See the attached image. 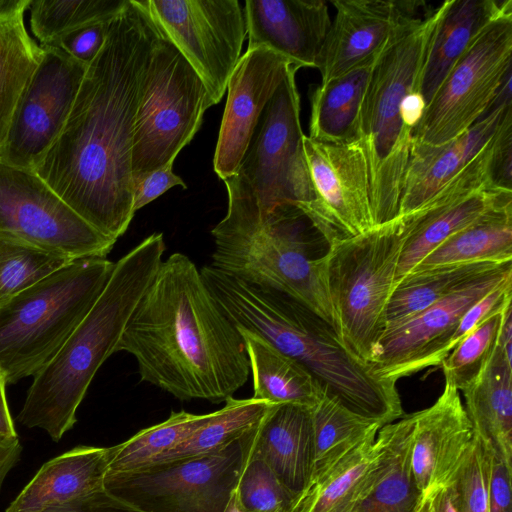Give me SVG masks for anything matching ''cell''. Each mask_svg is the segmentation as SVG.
<instances>
[{
    "instance_id": "f546056e",
    "label": "cell",
    "mask_w": 512,
    "mask_h": 512,
    "mask_svg": "<svg viewBox=\"0 0 512 512\" xmlns=\"http://www.w3.org/2000/svg\"><path fill=\"white\" fill-rule=\"evenodd\" d=\"M512 261V199L493 207L453 234L412 271L460 263Z\"/></svg>"
},
{
    "instance_id": "f5cc1de1",
    "label": "cell",
    "mask_w": 512,
    "mask_h": 512,
    "mask_svg": "<svg viewBox=\"0 0 512 512\" xmlns=\"http://www.w3.org/2000/svg\"><path fill=\"white\" fill-rule=\"evenodd\" d=\"M30 3L31 0H0V25L23 18Z\"/></svg>"
},
{
    "instance_id": "277c9868",
    "label": "cell",
    "mask_w": 512,
    "mask_h": 512,
    "mask_svg": "<svg viewBox=\"0 0 512 512\" xmlns=\"http://www.w3.org/2000/svg\"><path fill=\"white\" fill-rule=\"evenodd\" d=\"M162 233H153L115 262L104 290L55 355L33 376L18 414L28 428L58 442L76 422V411L96 372L116 346L163 261Z\"/></svg>"
},
{
    "instance_id": "ac0fdd59",
    "label": "cell",
    "mask_w": 512,
    "mask_h": 512,
    "mask_svg": "<svg viewBox=\"0 0 512 512\" xmlns=\"http://www.w3.org/2000/svg\"><path fill=\"white\" fill-rule=\"evenodd\" d=\"M335 17L321 50L317 69L322 82L373 61L388 43L434 9L423 1L334 0Z\"/></svg>"
},
{
    "instance_id": "e0dca14e",
    "label": "cell",
    "mask_w": 512,
    "mask_h": 512,
    "mask_svg": "<svg viewBox=\"0 0 512 512\" xmlns=\"http://www.w3.org/2000/svg\"><path fill=\"white\" fill-rule=\"evenodd\" d=\"M42 56L26 86L0 159L33 170L61 132L87 66L60 48L40 45Z\"/></svg>"
},
{
    "instance_id": "7c38bea8",
    "label": "cell",
    "mask_w": 512,
    "mask_h": 512,
    "mask_svg": "<svg viewBox=\"0 0 512 512\" xmlns=\"http://www.w3.org/2000/svg\"><path fill=\"white\" fill-rule=\"evenodd\" d=\"M247 433L216 453L107 473L104 487L143 512H224L245 459Z\"/></svg>"
},
{
    "instance_id": "f35d334b",
    "label": "cell",
    "mask_w": 512,
    "mask_h": 512,
    "mask_svg": "<svg viewBox=\"0 0 512 512\" xmlns=\"http://www.w3.org/2000/svg\"><path fill=\"white\" fill-rule=\"evenodd\" d=\"M234 493L249 512H291L297 499L261 458L247 450Z\"/></svg>"
},
{
    "instance_id": "7402d4cb",
    "label": "cell",
    "mask_w": 512,
    "mask_h": 512,
    "mask_svg": "<svg viewBox=\"0 0 512 512\" xmlns=\"http://www.w3.org/2000/svg\"><path fill=\"white\" fill-rule=\"evenodd\" d=\"M247 451L261 458L297 497L311 483L315 463L312 408L273 404L247 434Z\"/></svg>"
},
{
    "instance_id": "4fadbf2b",
    "label": "cell",
    "mask_w": 512,
    "mask_h": 512,
    "mask_svg": "<svg viewBox=\"0 0 512 512\" xmlns=\"http://www.w3.org/2000/svg\"><path fill=\"white\" fill-rule=\"evenodd\" d=\"M203 81L209 106L227 90L247 33L237 0H140Z\"/></svg>"
},
{
    "instance_id": "d6a6232c",
    "label": "cell",
    "mask_w": 512,
    "mask_h": 512,
    "mask_svg": "<svg viewBox=\"0 0 512 512\" xmlns=\"http://www.w3.org/2000/svg\"><path fill=\"white\" fill-rule=\"evenodd\" d=\"M315 463L312 480L376 437L381 423L367 419L324 395L312 408ZM311 480V481H312Z\"/></svg>"
},
{
    "instance_id": "ffe728a7",
    "label": "cell",
    "mask_w": 512,
    "mask_h": 512,
    "mask_svg": "<svg viewBox=\"0 0 512 512\" xmlns=\"http://www.w3.org/2000/svg\"><path fill=\"white\" fill-rule=\"evenodd\" d=\"M413 415L411 469L426 497L452 483L471 451L475 432L460 391L445 380L437 400Z\"/></svg>"
},
{
    "instance_id": "bcb514c9",
    "label": "cell",
    "mask_w": 512,
    "mask_h": 512,
    "mask_svg": "<svg viewBox=\"0 0 512 512\" xmlns=\"http://www.w3.org/2000/svg\"><path fill=\"white\" fill-rule=\"evenodd\" d=\"M511 477L512 466L493 451L487 512H512Z\"/></svg>"
},
{
    "instance_id": "e575fe53",
    "label": "cell",
    "mask_w": 512,
    "mask_h": 512,
    "mask_svg": "<svg viewBox=\"0 0 512 512\" xmlns=\"http://www.w3.org/2000/svg\"><path fill=\"white\" fill-rule=\"evenodd\" d=\"M272 405L253 397H231L225 401L223 408L213 412L203 426L155 463L201 457L221 451L257 426Z\"/></svg>"
},
{
    "instance_id": "ee69618b",
    "label": "cell",
    "mask_w": 512,
    "mask_h": 512,
    "mask_svg": "<svg viewBox=\"0 0 512 512\" xmlns=\"http://www.w3.org/2000/svg\"><path fill=\"white\" fill-rule=\"evenodd\" d=\"M173 163L154 170L141 178L134 188L133 210L143 208L174 186L186 189L185 182L173 172Z\"/></svg>"
},
{
    "instance_id": "44dd1931",
    "label": "cell",
    "mask_w": 512,
    "mask_h": 512,
    "mask_svg": "<svg viewBox=\"0 0 512 512\" xmlns=\"http://www.w3.org/2000/svg\"><path fill=\"white\" fill-rule=\"evenodd\" d=\"M248 48L266 47L298 69L316 68L331 26L323 0H247Z\"/></svg>"
},
{
    "instance_id": "60d3db41",
    "label": "cell",
    "mask_w": 512,
    "mask_h": 512,
    "mask_svg": "<svg viewBox=\"0 0 512 512\" xmlns=\"http://www.w3.org/2000/svg\"><path fill=\"white\" fill-rule=\"evenodd\" d=\"M493 449L475 434L466 460L450 484L463 512H487Z\"/></svg>"
},
{
    "instance_id": "7dc6e473",
    "label": "cell",
    "mask_w": 512,
    "mask_h": 512,
    "mask_svg": "<svg viewBox=\"0 0 512 512\" xmlns=\"http://www.w3.org/2000/svg\"><path fill=\"white\" fill-rule=\"evenodd\" d=\"M46 512H143L114 496L105 488L64 506Z\"/></svg>"
},
{
    "instance_id": "9c48e42d",
    "label": "cell",
    "mask_w": 512,
    "mask_h": 512,
    "mask_svg": "<svg viewBox=\"0 0 512 512\" xmlns=\"http://www.w3.org/2000/svg\"><path fill=\"white\" fill-rule=\"evenodd\" d=\"M291 65L252 132L236 171L224 181L228 209L222 221H259L285 204L303 201L307 173L300 95Z\"/></svg>"
},
{
    "instance_id": "b9f144b4",
    "label": "cell",
    "mask_w": 512,
    "mask_h": 512,
    "mask_svg": "<svg viewBox=\"0 0 512 512\" xmlns=\"http://www.w3.org/2000/svg\"><path fill=\"white\" fill-rule=\"evenodd\" d=\"M512 300V276L476 301L461 317L449 342V353L467 335L492 316L502 312Z\"/></svg>"
},
{
    "instance_id": "db71d44e",
    "label": "cell",
    "mask_w": 512,
    "mask_h": 512,
    "mask_svg": "<svg viewBox=\"0 0 512 512\" xmlns=\"http://www.w3.org/2000/svg\"><path fill=\"white\" fill-rule=\"evenodd\" d=\"M224 512H249V511H247L240 505V503L238 502L236 495L233 491L232 495L224 509Z\"/></svg>"
},
{
    "instance_id": "681fc988",
    "label": "cell",
    "mask_w": 512,
    "mask_h": 512,
    "mask_svg": "<svg viewBox=\"0 0 512 512\" xmlns=\"http://www.w3.org/2000/svg\"><path fill=\"white\" fill-rule=\"evenodd\" d=\"M21 453L22 446L18 437L0 442V489L5 477L19 461Z\"/></svg>"
},
{
    "instance_id": "2e32d148",
    "label": "cell",
    "mask_w": 512,
    "mask_h": 512,
    "mask_svg": "<svg viewBox=\"0 0 512 512\" xmlns=\"http://www.w3.org/2000/svg\"><path fill=\"white\" fill-rule=\"evenodd\" d=\"M512 276V261L479 277L421 312L388 325L370 363L375 374L396 383L449 354L450 339L466 310Z\"/></svg>"
},
{
    "instance_id": "7bdbcfd3",
    "label": "cell",
    "mask_w": 512,
    "mask_h": 512,
    "mask_svg": "<svg viewBox=\"0 0 512 512\" xmlns=\"http://www.w3.org/2000/svg\"><path fill=\"white\" fill-rule=\"evenodd\" d=\"M113 19L78 28L62 35L49 45L60 48L72 58L88 66L101 51Z\"/></svg>"
},
{
    "instance_id": "f1b7e54d",
    "label": "cell",
    "mask_w": 512,
    "mask_h": 512,
    "mask_svg": "<svg viewBox=\"0 0 512 512\" xmlns=\"http://www.w3.org/2000/svg\"><path fill=\"white\" fill-rule=\"evenodd\" d=\"M238 330L245 342L253 376V398L271 404H297L313 408L325 395L313 376L296 360L260 336Z\"/></svg>"
},
{
    "instance_id": "52a82bcc",
    "label": "cell",
    "mask_w": 512,
    "mask_h": 512,
    "mask_svg": "<svg viewBox=\"0 0 512 512\" xmlns=\"http://www.w3.org/2000/svg\"><path fill=\"white\" fill-rule=\"evenodd\" d=\"M312 227L294 204L279 206L259 221H220L211 231L215 244L211 266L287 294L335 329L318 259L308 252L307 231Z\"/></svg>"
},
{
    "instance_id": "74e56055",
    "label": "cell",
    "mask_w": 512,
    "mask_h": 512,
    "mask_svg": "<svg viewBox=\"0 0 512 512\" xmlns=\"http://www.w3.org/2000/svg\"><path fill=\"white\" fill-rule=\"evenodd\" d=\"M128 0H31L30 26L41 45L83 26L113 19Z\"/></svg>"
},
{
    "instance_id": "3957f363",
    "label": "cell",
    "mask_w": 512,
    "mask_h": 512,
    "mask_svg": "<svg viewBox=\"0 0 512 512\" xmlns=\"http://www.w3.org/2000/svg\"><path fill=\"white\" fill-rule=\"evenodd\" d=\"M200 272L220 309L238 329L260 336L300 363L326 396L382 425L403 416L396 383L378 377L330 324L302 303L211 265Z\"/></svg>"
},
{
    "instance_id": "c3c4849f",
    "label": "cell",
    "mask_w": 512,
    "mask_h": 512,
    "mask_svg": "<svg viewBox=\"0 0 512 512\" xmlns=\"http://www.w3.org/2000/svg\"><path fill=\"white\" fill-rule=\"evenodd\" d=\"M429 512H463L451 485L440 488L425 497Z\"/></svg>"
},
{
    "instance_id": "d590c367",
    "label": "cell",
    "mask_w": 512,
    "mask_h": 512,
    "mask_svg": "<svg viewBox=\"0 0 512 512\" xmlns=\"http://www.w3.org/2000/svg\"><path fill=\"white\" fill-rule=\"evenodd\" d=\"M213 415L172 412L167 420L139 431L125 442L109 447L107 473L132 472L154 464Z\"/></svg>"
},
{
    "instance_id": "d4e9b609",
    "label": "cell",
    "mask_w": 512,
    "mask_h": 512,
    "mask_svg": "<svg viewBox=\"0 0 512 512\" xmlns=\"http://www.w3.org/2000/svg\"><path fill=\"white\" fill-rule=\"evenodd\" d=\"M494 134V124L483 119L459 137L443 144L412 141L402 181L398 217L410 215L425 205L480 153Z\"/></svg>"
},
{
    "instance_id": "f907efd6",
    "label": "cell",
    "mask_w": 512,
    "mask_h": 512,
    "mask_svg": "<svg viewBox=\"0 0 512 512\" xmlns=\"http://www.w3.org/2000/svg\"><path fill=\"white\" fill-rule=\"evenodd\" d=\"M497 347L504 355L506 361L512 364V306L508 305L502 313L498 332Z\"/></svg>"
},
{
    "instance_id": "ba28073f",
    "label": "cell",
    "mask_w": 512,
    "mask_h": 512,
    "mask_svg": "<svg viewBox=\"0 0 512 512\" xmlns=\"http://www.w3.org/2000/svg\"><path fill=\"white\" fill-rule=\"evenodd\" d=\"M404 217L328 246L317 258L335 330L360 359L371 363L387 327V306L406 237Z\"/></svg>"
},
{
    "instance_id": "30bf717a",
    "label": "cell",
    "mask_w": 512,
    "mask_h": 512,
    "mask_svg": "<svg viewBox=\"0 0 512 512\" xmlns=\"http://www.w3.org/2000/svg\"><path fill=\"white\" fill-rule=\"evenodd\" d=\"M209 107L203 81L160 31L134 124L131 151L134 186L148 173L174 162L199 130Z\"/></svg>"
},
{
    "instance_id": "484cf974",
    "label": "cell",
    "mask_w": 512,
    "mask_h": 512,
    "mask_svg": "<svg viewBox=\"0 0 512 512\" xmlns=\"http://www.w3.org/2000/svg\"><path fill=\"white\" fill-rule=\"evenodd\" d=\"M508 14H512L511 0H449L441 4L419 83L426 106L477 35Z\"/></svg>"
},
{
    "instance_id": "9f6ffc18",
    "label": "cell",
    "mask_w": 512,
    "mask_h": 512,
    "mask_svg": "<svg viewBox=\"0 0 512 512\" xmlns=\"http://www.w3.org/2000/svg\"><path fill=\"white\" fill-rule=\"evenodd\" d=\"M3 441V440H0V442Z\"/></svg>"
},
{
    "instance_id": "4dcf8cb0",
    "label": "cell",
    "mask_w": 512,
    "mask_h": 512,
    "mask_svg": "<svg viewBox=\"0 0 512 512\" xmlns=\"http://www.w3.org/2000/svg\"><path fill=\"white\" fill-rule=\"evenodd\" d=\"M504 263H460L411 271L394 285L387 326L421 312Z\"/></svg>"
},
{
    "instance_id": "ab89813d",
    "label": "cell",
    "mask_w": 512,
    "mask_h": 512,
    "mask_svg": "<svg viewBox=\"0 0 512 512\" xmlns=\"http://www.w3.org/2000/svg\"><path fill=\"white\" fill-rule=\"evenodd\" d=\"M502 313L492 316L463 338L441 362L444 380L459 391L476 379L493 355Z\"/></svg>"
},
{
    "instance_id": "11a10c76",
    "label": "cell",
    "mask_w": 512,
    "mask_h": 512,
    "mask_svg": "<svg viewBox=\"0 0 512 512\" xmlns=\"http://www.w3.org/2000/svg\"><path fill=\"white\" fill-rule=\"evenodd\" d=\"M420 512H429L425 500H424L423 506L420 509Z\"/></svg>"
},
{
    "instance_id": "d6986e66",
    "label": "cell",
    "mask_w": 512,
    "mask_h": 512,
    "mask_svg": "<svg viewBox=\"0 0 512 512\" xmlns=\"http://www.w3.org/2000/svg\"><path fill=\"white\" fill-rule=\"evenodd\" d=\"M293 65L266 48H248L228 84V96L214 154V170L222 180L238 168L266 104Z\"/></svg>"
},
{
    "instance_id": "603a6c76",
    "label": "cell",
    "mask_w": 512,
    "mask_h": 512,
    "mask_svg": "<svg viewBox=\"0 0 512 512\" xmlns=\"http://www.w3.org/2000/svg\"><path fill=\"white\" fill-rule=\"evenodd\" d=\"M414 415L383 425L367 483L351 512H420L425 497L411 469Z\"/></svg>"
},
{
    "instance_id": "6da1fadb",
    "label": "cell",
    "mask_w": 512,
    "mask_h": 512,
    "mask_svg": "<svg viewBox=\"0 0 512 512\" xmlns=\"http://www.w3.org/2000/svg\"><path fill=\"white\" fill-rule=\"evenodd\" d=\"M160 31L128 0L87 66L66 122L33 171L105 236H122L135 214L134 124Z\"/></svg>"
},
{
    "instance_id": "4316f807",
    "label": "cell",
    "mask_w": 512,
    "mask_h": 512,
    "mask_svg": "<svg viewBox=\"0 0 512 512\" xmlns=\"http://www.w3.org/2000/svg\"><path fill=\"white\" fill-rule=\"evenodd\" d=\"M462 393L475 434L512 466V364L498 347Z\"/></svg>"
},
{
    "instance_id": "5b68a950",
    "label": "cell",
    "mask_w": 512,
    "mask_h": 512,
    "mask_svg": "<svg viewBox=\"0 0 512 512\" xmlns=\"http://www.w3.org/2000/svg\"><path fill=\"white\" fill-rule=\"evenodd\" d=\"M441 5L394 37L374 61L359 116V139L368 169L374 225L398 217L413 132L402 121V104L419 91ZM420 92V91H419Z\"/></svg>"
},
{
    "instance_id": "836d02e7",
    "label": "cell",
    "mask_w": 512,
    "mask_h": 512,
    "mask_svg": "<svg viewBox=\"0 0 512 512\" xmlns=\"http://www.w3.org/2000/svg\"><path fill=\"white\" fill-rule=\"evenodd\" d=\"M41 56L42 48L27 32L24 17L0 25V152Z\"/></svg>"
},
{
    "instance_id": "8fae6325",
    "label": "cell",
    "mask_w": 512,
    "mask_h": 512,
    "mask_svg": "<svg viewBox=\"0 0 512 512\" xmlns=\"http://www.w3.org/2000/svg\"><path fill=\"white\" fill-rule=\"evenodd\" d=\"M512 14L489 23L470 43L438 87L414 130L413 141L449 142L489 109L512 72Z\"/></svg>"
},
{
    "instance_id": "83f0119b",
    "label": "cell",
    "mask_w": 512,
    "mask_h": 512,
    "mask_svg": "<svg viewBox=\"0 0 512 512\" xmlns=\"http://www.w3.org/2000/svg\"><path fill=\"white\" fill-rule=\"evenodd\" d=\"M375 60L323 82L313 91L308 136L311 140L331 144L359 140L360 109Z\"/></svg>"
},
{
    "instance_id": "f6af8a7d",
    "label": "cell",
    "mask_w": 512,
    "mask_h": 512,
    "mask_svg": "<svg viewBox=\"0 0 512 512\" xmlns=\"http://www.w3.org/2000/svg\"><path fill=\"white\" fill-rule=\"evenodd\" d=\"M512 111L504 117L495 139L492 180L495 187L512 191Z\"/></svg>"
},
{
    "instance_id": "1f68e13d",
    "label": "cell",
    "mask_w": 512,
    "mask_h": 512,
    "mask_svg": "<svg viewBox=\"0 0 512 512\" xmlns=\"http://www.w3.org/2000/svg\"><path fill=\"white\" fill-rule=\"evenodd\" d=\"M377 452L376 437L367 440L312 480L297 497L291 512H351L367 483Z\"/></svg>"
},
{
    "instance_id": "8992f818",
    "label": "cell",
    "mask_w": 512,
    "mask_h": 512,
    "mask_svg": "<svg viewBox=\"0 0 512 512\" xmlns=\"http://www.w3.org/2000/svg\"><path fill=\"white\" fill-rule=\"evenodd\" d=\"M115 263L74 259L35 285L0 302V370L7 383L34 376L92 308Z\"/></svg>"
},
{
    "instance_id": "cb8c5ba5",
    "label": "cell",
    "mask_w": 512,
    "mask_h": 512,
    "mask_svg": "<svg viewBox=\"0 0 512 512\" xmlns=\"http://www.w3.org/2000/svg\"><path fill=\"white\" fill-rule=\"evenodd\" d=\"M109 448L78 446L42 465L6 512H46L104 489Z\"/></svg>"
},
{
    "instance_id": "9a60e30c",
    "label": "cell",
    "mask_w": 512,
    "mask_h": 512,
    "mask_svg": "<svg viewBox=\"0 0 512 512\" xmlns=\"http://www.w3.org/2000/svg\"><path fill=\"white\" fill-rule=\"evenodd\" d=\"M0 232L74 259L106 258L116 243L80 217L33 170L1 159Z\"/></svg>"
},
{
    "instance_id": "816d5d0a",
    "label": "cell",
    "mask_w": 512,
    "mask_h": 512,
    "mask_svg": "<svg viewBox=\"0 0 512 512\" xmlns=\"http://www.w3.org/2000/svg\"><path fill=\"white\" fill-rule=\"evenodd\" d=\"M6 384V378L0 370V440L18 437L6 399Z\"/></svg>"
},
{
    "instance_id": "7a4b0ae2",
    "label": "cell",
    "mask_w": 512,
    "mask_h": 512,
    "mask_svg": "<svg viewBox=\"0 0 512 512\" xmlns=\"http://www.w3.org/2000/svg\"><path fill=\"white\" fill-rule=\"evenodd\" d=\"M134 356L142 381L180 400L219 403L248 380L244 339L200 270L182 253L160 264L115 352Z\"/></svg>"
},
{
    "instance_id": "8d00e7d4",
    "label": "cell",
    "mask_w": 512,
    "mask_h": 512,
    "mask_svg": "<svg viewBox=\"0 0 512 512\" xmlns=\"http://www.w3.org/2000/svg\"><path fill=\"white\" fill-rule=\"evenodd\" d=\"M74 258L0 232V302L35 285Z\"/></svg>"
},
{
    "instance_id": "5bb4252c",
    "label": "cell",
    "mask_w": 512,
    "mask_h": 512,
    "mask_svg": "<svg viewBox=\"0 0 512 512\" xmlns=\"http://www.w3.org/2000/svg\"><path fill=\"white\" fill-rule=\"evenodd\" d=\"M307 173L304 199L296 206L329 245L374 228L365 153L360 139L331 144L303 137Z\"/></svg>"
}]
</instances>
